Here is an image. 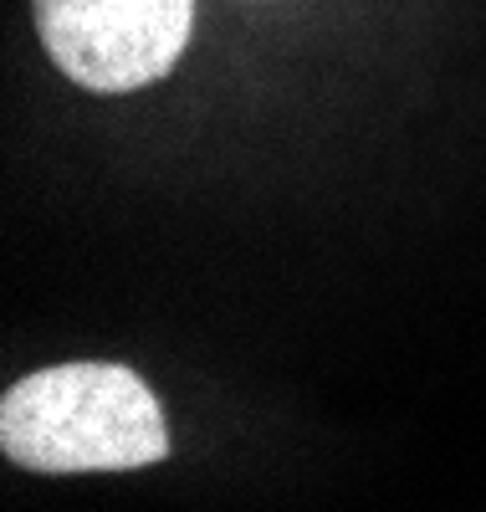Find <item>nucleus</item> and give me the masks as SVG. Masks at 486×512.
Segmentation results:
<instances>
[{"instance_id": "f257e3e1", "label": "nucleus", "mask_w": 486, "mask_h": 512, "mask_svg": "<svg viewBox=\"0 0 486 512\" xmlns=\"http://www.w3.org/2000/svg\"><path fill=\"white\" fill-rule=\"evenodd\" d=\"M0 451L26 472H139L169 456L164 410L128 364H57L0 400Z\"/></svg>"}, {"instance_id": "f03ea898", "label": "nucleus", "mask_w": 486, "mask_h": 512, "mask_svg": "<svg viewBox=\"0 0 486 512\" xmlns=\"http://www.w3.org/2000/svg\"><path fill=\"white\" fill-rule=\"evenodd\" d=\"M41 47L87 93H134L185 57L195 0H31Z\"/></svg>"}]
</instances>
